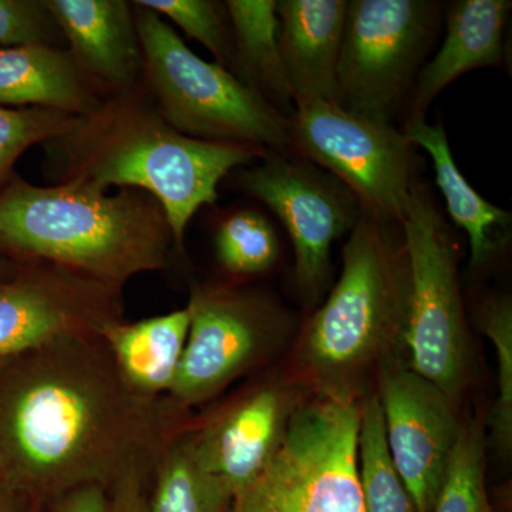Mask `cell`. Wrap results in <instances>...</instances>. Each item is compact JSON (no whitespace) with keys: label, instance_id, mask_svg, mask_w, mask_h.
<instances>
[{"label":"cell","instance_id":"6da1fadb","mask_svg":"<svg viewBox=\"0 0 512 512\" xmlns=\"http://www.w3.org/2000/svg\"><path fill=\"white\" fill-rule=\"evenodd\" d=\"M174 406L131 389L103 339L55 343L0 363V481L53 501L73 488L110 490L131 468H156Z\"/></svg>","mask_w":512,"mask_h":512},{"label":"cell","instance_id":"7a4b0ae2","mask_svg":"<svg viewBox=\"0 0 512 512\" xmlns=\"http://www.w3.org/2000/svg\"><path fill=\"white\" fill-rule=\"evenodd\" d=\"M43 147L55 184L130 188L156 198L178 249L184 248L192 217L217 202L221 181L266 154L258 147L184 136L160 116L141 82L107 96Z\"/></svg>","mask_w":512,"mask_h":512},{"label":"cell","instance_id":"3957f363","mask_svg":"<svg viewBox=\"0 0 512 512\" xmlns=\"http://www.w3.org/2000/svg\"><path fill=\"white\" fill-rule=\"evenodd\" d=\"M173 234L163 207L144 191L110 194L70 181L35 185L13 175L0 191V254L57 266L123 289L168 265Z\"/></svg>","mask_w":512,"mask_h":512},{"label":"cell","instance_id":"277c9868","mask_svg":"<svg viewBox=\"0 0 512 512\" xmlns=\"http://www.w3.org/2000/svg\"><path fill=\"white\" fill-rule=\"evenodd\" d=\"M390 224L362 210L343 248L338 284L303 333L302 365L319 393L356 399L370 369L400 359L410 275L402 235L394 237Z\"/></svg>","mask_w":512,"mask_h":512},{"label":"cell","instance_id":"5b68a950","mask_svg":"<svg viewBox=\"0 0 512 512\" xmlns=\"http://www.w3.org/2000/svg\"><path fill=\"white\" fill-rule=\"evenodd\" d=\"M141 84L184 136L295 154L291 119L218 63L201 59L160 15L133 2Z\"/></svg>","mask_w":512,"mask_h":512},{"label":"cell","instance_id":"8992f818","mask_svg":"<svg viewBox=\"0 0 512 512\" xmlns=\"http://www.w3.org/2000/svg\"><path fill=\"white\" fill-rule=\"evenodd\" d=\"M359 429L353 397L318 393L298 404L268 466L222 512H365Z\"/></svg>","mask_w":512,"mask_h":512},{"label":"cell","instance_id":"52a82bcc","mask_svg":"<svg viewBox=\"0 0 512 512\" xmlns=\"http://www.w3.org/2000/svg\"><path fill=\"white\" fill-rule=\"evenodd\" d=\"M410 275L407 367L458 403L468 373V333L456 249L444 215L417 181L400 221Z\"/></svg>","mask_w":512,"mask_h":512},{"label":"cell","instance_id":"ba28073f","mask_svg":"<svg viewBox=\"0 0 512 512\" xmlns=\"http://www.w3.org/2000/svg\"><path fill=\"white\" fill-rule=\"evenodd\" d=\"M431 0H350L336 72V103L393 124L440 29Z\"/></svg>","mask_w":512,"mask_h":512},{"label":"cell","instance_id":"9c48e42d","mask_svg":"<svg viewBox=\"0 0 512 512\" xmlns=\"http://www.w3.org/2000/svg\"><path fill=\"white\" fill-rule=\"evenodd\" d=\"M291 130L295 153L345 185L363 211L400 224L417 183L414 146L402 130L328 100L295 107Z\"/></svg>","mask_w":512,"mask_h":512},{"label":"cell","instance_id":"30bf717a","mask_svg":"<svg viewBox=\"0 0 512 512\" xmlns=\"http://www.w3.org/2000/svg\"><path fill=\"white\" fill-rule=\"evenodd\" d=\"M237 185L282 222L295 251L299 289L318 302L329 284L330 249L355 227L360 202L333 175L296 154L266 153L239 168Z\"/></svg>","mask_w":512,"mask_h":512},{"label":"cell","instance_id":"8fae6325","mask_svg":"<svg viewBox=\"0 0 512 512\" xmlns=\"http://www.w3.org/2000/svg\"><path fill=\"white\" fill-rule=\"evenodd\" d=\"M190 329L167 399L177 409L198 406L261 359L282 326V315L264 296L227 285L195 286Z\"/></svg>","mask_w":512,"mask_h":512},{"label":"cell","instance_id":"7c38bea8","mask_svg":"<svg viewBox=\"0 0 512 512\" xmlns=\"http://www.w3.org/2000/svg\"><path fill=\"white\" fill-rule=\"evenodd\" d=\"M121 291L57 266L20 265L0 282V363L55 343L100 339L124 320Z\"/></svg>","mask_w":512,"mask_h":512},{"label":"cell","instance_id":"4fadbf2b","mask_svg":"<svg viewBox=\"0 0 512 512\" xmlns=\"http://www.w3.org/2000/svg\"><path fill=\"white\" fill-rule=\"evenodd\" d=\"M377 380L376 394L394 467L417 511L431 512L463 426L457 403L402 359L380 366Z\"/></svg>","mask_w":512,"mask_h":512},{"label":"cell","instance_id":"5bb4252c","mask_svg":"<svg viewBox=\"0 0 512 512\" xmlns=\"http://www.w3.org/2000/svg\"><path fill=\"white\" fill-rule=\"evenodd\" d=\"M296 406L292 394L278 384L252 390L202 429L187 433L195 463L222 481L232 497L268 466Z\"/></svg>","mask_w":512,"mask_h":512},{"label":"cell","instance_id":"9a60e30c","mask_svg":"<svg viewBox=\"0 0 512 512\" xmlns=\"http://www.w3.org/2000/svg\"><path fill=\"white\" fill-rule=\"evenodd\" d=\"M67 52L104 96L141 82V53L133 2L46 0Z\"/></svg>","mask_w":512,"mask_h":512},{"label":"cell","instance_id":"2e32d148","mask_svg":"<svg viewBox=\"0 0 512 512\" xmlns=\"http://www.w3.org/2000/svg\"><path fill=\"white\" fill-rule=\"evenodd\" d=\"M348 6L346 0H276L279 50L295 107L336 101Z\"/></svg>","mask_w":512,"mask_h":512},{"label":"cell","instance_id":"e0dca14e","mask_svg":"<svg viewBox=\"0 0 512 512\" xmlns=\"http://www.w3.org/2000/svg\"><path fill=\"white\" fill-rule=\"evenodd\" d=\"M511 9L510 0H458L448 8L446 37L436 56L421 67L410 94L409 117L424 116L431 101L463 74L501 63Z\"/></svg>","mask_w":512,"mask_h":512},{"label":"cell","instance_id":"ac0fdd59","mask_svg":"<svg viewBox=\"0 0 512 512\" xmlns=\"http://www.w3.org/2000/svg\"><path fill=\"white\" fill-rule=\"evenodd\" d=\"M104 99L62 47H0V107H37L84 117Z\"/></svg>","mask_w":512,"mask_h":512},{"label":"cell","instance_id":"d6986e66","mask_svg":"<svg viewBox=\"0 0 512 512\" xmlns=\"http://www.w3.org/2000/svg\"><path fill=\"white\" fill-rule=\"evenodd\" d=\"M190 309L137 320L114 323L101 339L124 382L148 399L167 397L183 357Z\"/></svg>","mask_w":512,"mask_h":512},{"label":"cell","instance_id":"ffe728a7","mask_svg":"<svg viewBox=\"0 0 512 512\" xmlns=\"http://www.w3.org/2000/svg\"><path fill=\"white\" fill-rule=\"evenodd\" d=\"M402 131L414 147L419 146L430 154L448 214L466 232L470 242L471 265H484L510 228V212L491 204L468 184L458 170L441 124H429L424 116L409 117Z\"/></svg>","mask_w":512,"mask_h":512},{"label":"cell","instance_id":"44dd1931","mask_svg":"<svg viewBox=\"0 0 512 512\" xmlns=\"http://www.w3.org/2000/svg\"><path fill=\"white\" fill-rule=\"evenodd\" d=\"M225 9L234 36L235 76L291 119L295 103L279 50L276 0H228Z\"/></svg>","mask_w":512,"mask_h":512},{"label":"cell","instance_id":"7402d4cb","mask_svg":"<svg viewBox=\"0 0 512 512\" xmlns=\"http://www.w3.org/2000/svg\"><path fill=\"white\" fill-rule=\"evenodd\" d=\"M154 474L151 512H222L231 498L222 481L195 463L187 433L165 447Z\"/></svg>","mask_w":512,"mask_h":512},{"label":"cell","instance_id":"603a6c76","mask_svg":"<svg viewBox=\"0 0 512 512\" xmlns=\"http://www.w3.org/2000/svg\"><path fill=\"white\" fill-rule=\"evenodd\" d=\"M357 457L365 512H419L390 457L377 394L360 403Z\"/></svg>","mask_w":512,"mask_h":512},{"label":"cell","instance_id":"cb8c5ba5","mask_svg":"<svg viewBox=\"0 0 512 512\" xmlns=\"http://www.w3.org/2000/svg\"><path fill=\"white\" fill-rule=\"evenodd\" d=\"M478 420L461 426L446 477L431 512H494L485 485V431Z\"/></svg>","mask_w":512,"mask_h":512},{"label":"cell","instance_id":"d4e9b609","mask_svg":"<svg viewBox=\"0 0 512 512\" xmlns=\"http://www.w3.org/2000/svg\"><path fill=\"white\" fill-rule=\"evenodd\" d=\"M478 326L493 342L497 355L498 396L491 410V443L501 454L512 446V302L510 296H490L481 303Z\"/></svg>","mask_w":512,"mask_h":512},{"label":"cell","instance_id":"484cf974","mask_svg":"<svg viewBox=\"0 0 512 512\" xmlns=\"http://www.w3.org/2000/svg\"><path fill=\"white\" fill-rule=\"evenodd\" d=\"M218 262L232 275L268 271L279 254L275 229L264 215L241 210L221 222L215 235Z\"/></svg>","mask_w":512,"mask_h":512},{"label":"cell","instance_id":"4316f807","mask_svg":"<svg viewBox=\"0 0 512 512\" xmlns=\"http://www.w3.org/2000/svg\"><path fill=\"white\" fill-rule=\"evenodd\" d=\"M136 3L163 19H170L185 35L210 50L220 66L234 73V36L225 3L214 0H137Z\"/></svg>","mask_w":512,"mask_h":512},{"label":"cell","instance_id":"83f0119b","mask_svg":"<svg viewBox=\"0 0 512 512\" xmlns=\"http://www.w3.org/2000/svg\"><path fill=\"white\" fill-rule=\"evenodd\" d=\"M80 117L63 111L0 107V191L15 175V165L29 148L45 146L69 131Z\"/></svg>","mask_w":512,"mask_h":512},{"label":"cell","instance_id":"f1b7e54d","mask_svg":"<svg viewBox=\"0 0 512 512\" xmlns=\"http://www.w3.org/2000/svg\"><path fill=\"white\" fill-rule=\"evenodd\" d=\"M63 42L46 0H0V47H60Z\"/></svg>","mask_w":512,"mask_h":512},{"label":"cell","instance_id":"f546056e","mask_svg":"<svg viewBox=\"0 0 512 512\" xmlns=\"http://www.w3.org/2000/svg\"><path fill=\"white\" fill-rule=\"evenodd\" d=\"M154 468L136 467L121 476L109 490L110 512H151L147 474Z\"/></svg>","mask_w":512,"mask_h":512},{"label":"cell","instance_id":"4dcf8cb0","mask_svg":"<svg viewBox=\"0 0 512 512\" xmlns=\"http://www.w3.org/2000/svg\"><path fill=\"white\" fill-rule=\"evenodd\" d=\"M49 512H110L109 490L96 484L73 488L50 501Z\"/></svg>","mask_w":512,"mask_h":512},{"label":"cell","instance_id":"1f68e13d","mask_svg":"<svg viewBox=\"0 0 512 512\" xmlns=\"http://www.w3.org/2000/svg\"><path fill=\"white\" fill-rule=\"evenodd\" d=\"M20 265L22 264L12 261V259L6 258L5 255L0 254V282L12 278V276L19 271Z\"/></svg>","mask_w":512,"mask_h":512},{"label":"cell","instance_id":"d6a6232c","mask_svg":"<svg viewBox=\"0 0 512 512\" xmlns=\"http://www.w3.org/2000/svg\"><path fill=\"white\" fill-rule=\"evenodd\" d=\"M0 512H15V510H13L9 504H6L5 501H3V498L0 497Z\"/></svg>","mask_w":512,"mask_h":512},{"label":"cell","instance_id":"836d02e7","mask_svg":"<svg viewBox=\"0 0 512 512\" xmlns=\"http://www.w3.org/2000/svg\"><path fill=\"white\" fill-rule=\"evenodd\" d=\"M0 490H2V481H0Z\"/></svg>","mask_w":512,"mask_h":512}]
</instances>
